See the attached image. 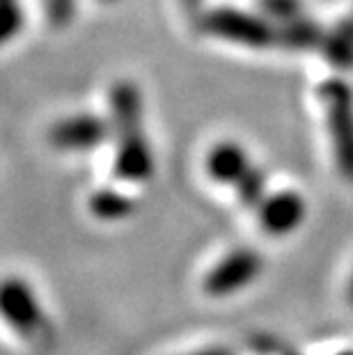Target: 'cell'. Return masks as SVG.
Returning a JSON list of instances; mask_svg holds the SVG:
<instances>
[{"mask_svg":"<svg viewBox=\"0 0 353 355\" xmlns=\"http://www.w3.org/2000/svg\"><path fill=\"white\" fill-rule=\"evenodd\" d=\"M110 128V119L92 115V112H80V115L64 117L51 126L49 140L60 152H89L108 140Z\"/></svg>","mask_w":353,"mask_h":355,"instance_id":"obj_5","label":"cell"},{"mask_svg":"<svg viewBox=\"0 0 353 355\" xmlns=\"http://www.w3.org/2000/svg\"><path fill=\"white\" fill-rule=\"evenodd\" d=\"M0 319L17 335L33 342H44L51 330L33 286L21 277L0 279Z\"/></svg>","mask_w":353,"mask_h":355,"instance_id":"obj_3","label":"cell"},{"mask_svg":"<svg viewBox=\"0 0 353 355\" xmlns=\"http://www.w3.org/2000/svg\"><path fill=\"white\" fill-rule=\"evenodd\" d=\"M259 10L266 19L289 24L298 17H303V3L300 0H259Z\"/></svg>","mask_w":353,"mask_h":355,"instance_id":"obj_15","label":"cell"},{"mask_svg":"<svg viewBox=\"0 0 353 355\" xmlns=\"http://www.w3.org/2000/svg\"><path fill=\"white\" fill-rule=\"evenodd\" d=\"M261 273V257L250 248H239V250L223 257L216 266L209 270L202 279V289L214 298L232 296L241 291L255 277Z\"/></svg>","mask_w":353,"mask_h":355,"instance_id":"obj_4","label":"cell"},{"mask_svg":"<svg viewBox=\"0 0 353 355\" xmlns=\"http://www.w3.org/2000/svg\"><path fill=\"white\" fill-rule=\"evenodd\" d=\"M321 53L330 64L340 67V69L353 67V14L324 35Z\"/></svg>","mask_w":353,"mask_h":355,"instance_id":"obj_12","label":"cell"},{"mask_svg":"<svg viewBox=\"0 0 353 355\" xmlns=\"http://www.w3.org/2000/svg\"><path fill=\"white\" fill-rule=\"evenodd\" d=\"M259 225L273 236H284L294 232L305 218V202L298 193L284 191L273 193L259 202L257 207Z\"/></svg>","mask_w":353,"mask_h":355,"instance_id":"obj_7","label":"cell"},{"mask_svg":"<svg viewBox=\"0 0 353 355\" xmlns=\"http://www.w3.org/2000/svg\"><path fill=\"white\" fill-rule=\"evenodd\" d=\"M53 24H67L74 14V0H46Z\"/></svg>","mask_w":353,"mask_h":355,"instance_id":"obj_16","label":"cell"},{"mask_svg":"<svg viewBox=\"0 0 353 355\" xmlns=\"http://www.w3.org/2000/svg\"><path fill=\"white\" fill-rule=\"evenodd\" d=\"M112 172L126 184H145L154 175V154L145 138V133L119 135V145L112 161Z\"/></svg>","mask_w":353,"mask_h":355,"instance_id":"obj_6","label":"cell"},{"mask_svg":"<svg viewBox=\"0 0 353 355\" xmlns=\"http://www.w3.org/2000/svg\"><path fill=\"white\" fill-rule=\"evenodd\" d=\"M110 124L119 135L142 131V94L133 80L112 83L110 94Z\"/></svg>","mask_w":353,"mask_h":355,"instance_id":"obj_8","label":"cell"},{"mask_svg":"<svg viewBox=\"0 0 353 355\" xmlns=\"http://www.w3.org/2000/svg\"><path fill=\"white\" fill-rule=\"evenodd\" d=\"M349 300L353 303V277H351V284H349Z\"/></svg>","mask_w":353,"mask_h":355,"instance_id":"obj_17","label":"cell"},{"mask_svg":"<svg viewBox=\"0 0 353 355\" xmlns=\"http://www.w3.org/2000/svg\"><path fill=\"white\" fill-rule=\"evenodd\" d=\"M101 3H115V0H101Z\"/></svg>","mask_w":353,"mask_h":355,"instance_id":"obj_18","label":"cell"},{"mask_svg":"<svg viewBox=\"0 0 353 355\" xmlns=\"http://www.w3.org/2000/svg\"><path fill=\"white\" fill-rule=\"evenodd\" d=\"M24 28V10L19 0H0V46L12 42Z\"/></svg>","mask_w":353,"mask_h":355,"instance_id":"obj_14","label":"cell"},{"mask_svg":"<svg viewBox=\"0 0 353 355\" xmlns=\"http://www.w3.org/2000/svg\"><path fill=\"white\" fill-rule=\"evenodd\" d=\"M236 188V198L246 207H259V202L264 200V191H266V175L259 168L248 170V175L234 186Z\"/></svg>","mask_w":353,"mask_h":355,"instance_id":"obj_13","label":"cell"},{"mask_svg":"<svg viewBox=\"0 0 353 355\" xmlns=\"http://www.w3.org/2000/svg\"><path fill=\"white\" fill-rule=\"evenodd\" d=\"M87 209L89 214L99 220H106V223H115V220H124L133 214L136 209V202H133L129 195H124L122 191L117 188H99L89 195L87 200Z\"/></svg>","mask_w":353,"mask_h":355,"instance_id":"obj_10","label":"cell"},{"mask_svg":"<svg viewBox=\"0 0 353 355\" xmlns=\"http://www.w3.org/2000/svg\"><path fill=\"white\" fill-rule=\"evenodd\" d=\"M319 99L326 110L337 168L353 184V92L344 80L330 78L319 85Z\"/></svg>","mask_w":353,"mask_h":355,"instance_id":"obj_1","label":"cell"},{"mask_svg":"<svg viewBox=\"0 0 353 355\" xmlns=\"http://www.w3.org/2000/svg\"><path fill=\"white\" fill-rule=\"evenodd\" d=\"M324 30L314 24L312 19H307L305 14L289 24H282L277 28V44L289 51H307V49H321L324 42Z\"/></svg>","mask_w":353,"mask_h":355,"instance_id":"obj_11","label":"cell"},{"mask_svg":"<svg viewBox=\"0 0 353 355\" xmlns=\"http://www.w3.org/2000/svg\"><path fill=\"white\" fill-rule=\"evenodd\" d=\"M252 168L250 156L236 142H221L207 156V172L218 184L236 186Z\"/></svg>","mask_w":353,"mask_h":355,"instance_id":"obj_9","label":"cell"},{"mask_svg":"<svg viewBox=\"0 0 353 355\" xmlns=\"http://www.w3.org/2000/svg\"><path fill=\"white\" fill-rule=\"evenodd\" d=\"M200 28L218 40L250 49H266L277 44V28L271 26V21L236 7H214L205 12L200 17Z\"/></svg>","mask_w":353,"mask_h":355,"instance_id":"obj_2","label":"cell"}]
</instances>
